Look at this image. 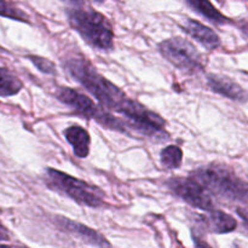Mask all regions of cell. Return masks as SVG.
Masks as SVG:
<instances>
[{
    "label": "cell",
    "instance_id": "6da1fadb",
    "mask_svg": "<svg viewBox=\"0 0 248 248\" xmlns=\"http://www.w3.org/2000/svg\"><path fill=\"white\" fill-rule=\"evenodd\" d=\"M64 68L70 77L93 94L102 106L119 113L127 97L119 87L99 74L89 61L80 57L70 58L65 62Z\"/></svg>",
    "mask_w": 248,
    "mask_h": 248
},
{
    "label": "cell",
    "instance_id": "7a4b0ae2",
    "mask_svg": "<svg viewBox=\"0 0 248 248\" xmlns=\"http://www.w3.org/2000/svg\"><path fill=\"white\" fill-rule=\"evenodd\" d=\"M195 178L210 194L228 201H248V184L230 170L217 165H207L191 172Z\"/></svg>",
    "mask_w": 248,
    "mask_h": 248
},
{
    "label": "cell",
    "instance_id": "3957f363",
    "mask_svg": "<svg viewBox=\"0 0 248 248\" xmlns=\"http://www.w3.org/2000/svg\"><path fill=\"white\" fill-rule=\"evenodd\" d=\"M67 16L72 28L77 31L90 46L103 51L113 48V29L103 15L77 7L68 10Z\"/></svg>",
    "mask_w": 248,
    "mask_h": 248
},
{
    "label": "cell",
    "instance_id": "277c9868",
    "mask_svg": "<svg viewBox=\"0 0 248 248\" xmlns=\"http://www.w3.org/2000/svg\"><path fill=\"white\" fill-rule=\"evenodd\" d=\"M56 97L65 106L72 108L75 113L84 116V118L93 119L98 124L103 125L104 127L124 133L130 130L127 121H124L121 119L115 118L111 114L107 113L98 106H96L89 97L70 89V87H58L57 91H56Z\"/></svg>",
    "mask_w": 248,
    "mask_h": 248
},
{
    "label": "cell",
    "instance_id": "5b68a950",
    "mask_svg": "<svg viewBox=\"0 0 248 248\" xmlns=\"http://www.w3.org/2000/svg\"><path fill=\"white\" fill-rule=\"evenodd\" d=\"M47 184L55 190L61 191L81 205L89 207H101L104 205V194L101 189L91 186L84 181L74 178L58 170L47 169Z\"/></svg>",
    "mask_w": 248,
    "mask_h": 248
},
{
    "label": "cell",
    "instance_id": "8992f818",
    "mask_svg": "<svg viewBox=\"0 0 248 248\" xmlns=\"http://www.w3.org/2000/svg\"><path fill=\"white\" fill-rule=\"evenodd\" d=\"M159 50L170 63L182 72L194 74L203 69L202 56L186 39L178 36L167 39L160 44Z\"/></svg>",
    "mask_w": 248,
    "mask_h": 248
},
{
    "label": "cell",
    "instance_id": "52a82bcc",
    "mask_svg": "<svg viewBox=\"0 0 248 248\" xmlns=\"http://www.w3.org/2000/svg\"><path fill=\"white\" fill-rule=\"evenodd\" d=\"M170 190L176 196L181 198L190 206L200 208L203 211L215 210V202L210 196V193L203 188L202 184L199 183L195 178H171L167 182Z\"/></svg>",
    "mask_w": 248,
    "mask_h": 248
},
{
    "label": "cell",
    "instance_id": "ba28073f",
    "mask_svg": "<svg viewBox=\"0 0 248 248\" xmlns=\"http://www.w3.org/2000/svg\"><path fill=\"white\" fill-rule=\"evenodd\" d=\"M57 223L61 227V229H64L65 232H70L74 236H78L79 239L84 240L86 244L99 247L110 246V244L101 234L92 230L91 228L85 227V225L80 224V223L73 222V220L68 219V218H58Z\"/></svg>",
    "mask_w": 248,
    "mask_h": 248
},
{
    "label": "cell",
    "instance_id": "9c48e42d",
    "mask_svg": "<svg viewBox=\"0 0 248 248\" xmlns=\"http://www.w3.org/2000/svg\"><path fill=\"white\" fill-rule=\"evenodd\" d=\"M200 223L208 232L216 234H225V232H234L237 227V223L232 216L222 212V211L213 210L206 216H199Z\"/></svg>",
    "mask_w": 248,
    "mask_h": 248
},
{
    "label": "cell",
    "instance_id": "30bf717a",
    "mask_svg": "<svg viewBox=\"0 0 248 248\" xmlns=\"http://www.w3.org/2000/svg\"><path fill=\"white\" fill-rule=\"evenodd\" d=\"M207 81L208 86L212 89V91L217 92L222 96L235 99V101H246L247 99V93L244 91V89L229 78L211 74L208 75Z\"/></svg>",
    "mask_w": 248,
    "mask_h": 248
},
{
    "label": "cell",
    "instance_id": "8fae6325",
    "mask_svg": "<svg viewBox=\"0 0 248 248\" xmlns=\"http://www.w3.org/2000/svg\"><path fill=\"white\" fill-rule=\"evenodd\" d=\"M183 27L186 33L190 34L195 40L202 44L208 50H215V48L219 47L220 39L217 33L208 27L201 24L200 22L195 21V19H186Z\"/></svg>",
    "mask_w": 248,
    "mask_h": 248
},
{
    "label": "cell",
    "instance_id": "7c38bea8",
    "mask_svg": "<svg viewBox=\"0 0 248 248\" xmlns=\"http://www.w3.org/2000/svg\"><path fill=\"white\" fill-rule=\"evenodd\" d=\"M64 136L74 149L77 156L86 157L89 155L91 138L85 128L81 126H70L64 131Z\"/></svg>",
    "mask_w": 248,
    "mask_h": 248
},
{
    "label": "cell",
    "instance_id": "4fadbf2b",
    "mask_svg": "<svg viewBox=\"0 0 248 248\" xmlns=\"http://www.w3.org/2000/svg\"><path fill=\"white\" fill-rule=\"evenodd\" d=\"M186 2H188L191 9L195 10L198 14L202 15L203 17H206L210 21H212L213 23L223 24L229 21L222 12H219L213 6L210 0H186Z\"/></svg>",
    "mask_w": 248,
    "mask_h": 248
},
{
    "label": "cell",
    "instance_id": "5bb4252c",
    "mask_svg": "<svg viewBox=\"0 0 248 248\" xmlns=\"http://www.w3.org/2000/svg\"><path fill=\"white\" fill-rule=\"evenodd\" d=\"M21 90V80L6 68H0V96H14V94L18 93Z\"/></svg>",
    "mask_w": 248,
    "mask_h": 248
},
{
    "label": "cell",
    "instance_id": "9a60e30c",
    "mask_svg": "<svg viewBox=\"0 0 248 248\" xmlns=\"http://www.w3.org/2000/svg\"><path fill=\"white\" fill-rule=\"evenodd\" d=\"M183 160V152L177 145H169L161 152V162L166 169H178Z\"/></svg>",
    "mask_w": 248,
    "mask_h": 248
},
{
    "label": "cell",
    "instance_id": "2e32d148",
    "mask_svg": "<svg viewBox=\"0 0 248 248\" xmlns=\"http://www.w3.org/2000/svg\"><path fill=\"white\" fill-rule=\"evenodd\" d=\"M0 16L16 19V21L28 22V17H27V15L24 12H22L21 10L16 9L12 5H10L5 0H0Z\"/></svg>",
    "mask_w": 248,
    "mask_h": 248
},
{
    "label": "cell",
    "instance_id": "e0dca14e",
    "mask_svg": "<svg viewBox=\"0 0 248 248\" xmlns=\"http://www.w3.org/2000/svg\"><path fill=\"white\" fill-rule=\"evenodd\" d=\"M29 60L33 62V64L38 68L40 72L45 73V74H55L56 68L51 61L46 60L44 57H39V56H29Z\"/></svg>",
    "mask_w": 248,
    "mask_h": 248
},
{
    "label": "cell",
    "instance_id": "ac0fdd59",
    "mask_svg": "<svg viewBox=\"0 0 248 248\" xmlns=\"http://www.w3.org/2000/svg\"><path fill=\"white\" fill-rule=\"evenodd\" d=\"M62 1L74 7H82L85 5V0H62Z\"/></svg>",
    "mask_w": 248,
    "mask_h": 248
},
{
    "label": "cell",
    "instance_id": "d6986e66",
    "mask_svg": "<svg viewBox=\"0 0 248 248\" xmlns=\"http://www.w3.org/2000/svg\"><path fill=\"white\" fill-rule=\"evenodd\" d=\"M237 213H239L240 217L244 219L245 227H246L248 229V210H241V208H240V210L237 211Z\"/></svg>",
    "mask_w": 248,
    "mask_h": 248
},
{
    "label": "cell",
    "instance_id": "ffe728a7",
    "mask_svg": "<svg viewBox=\"0 0 248 248\" xmlns=\"http://www.w3.org/2000/svg\"><path fill=\"white\" fill-rule=\"evenodd\" d=\"M9 240V232L0 224V241H7Z\"/></svg>",
    "mask_w": 248,
    "mask_h": 248
},
{
    "label": "cell",
    "instance_id": "44dd1931",
    "mask_svg": "<svg viewBox=\"0 0 248 248\" xmlns=\"http://www.w3.org/2000/svg\"><path fill=\"white\" fill-rule=\"evenodd\" d=\"M93 1H96V2H103V1H106V0H93Z\"/></svg>",
    "mask_w": 248,
    "mask_h": 248
}]
</instances>
